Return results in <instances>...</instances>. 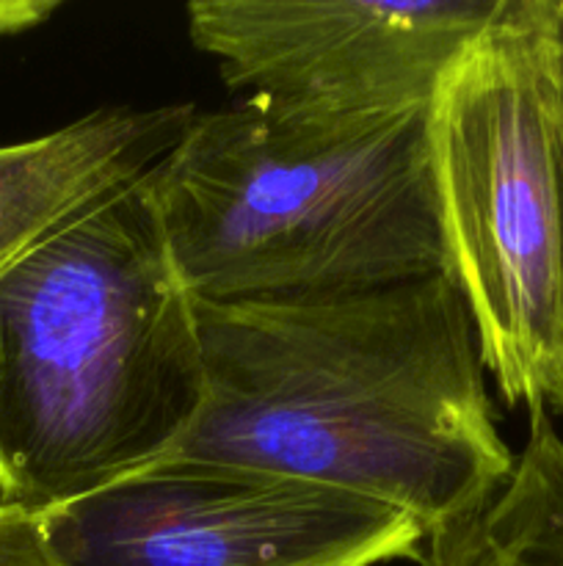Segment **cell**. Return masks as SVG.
Wrapping results in <instances>:
<instances>
[{"label": "cell", "instance_id": "cell-10", "mask_svg": "<svg viewBox=\"0 0 563 566\" xmlns=\"http://www.w3.org/2000/svg\"><path fill=\"white\" fill-rule=\"evenodd\" d=\"M55 9L53 0H0V39L42 25Z\"/></svg>", "mask_w": 563, "mask_h": 566}, {"label": "cell", "instance_id": "cell-9", "mask_svg": "<svg viewBox=\"0 0 563 566\" xmlns=\"http://www.w3.org/2000/svg\"><path fill=\"white\" fill-rule=\"evenodd\" d=\"M0 566H55L36 514L0 503Z\"/></svg>", "mask_w": 563, "mask_h": 566}, {"label": "cell", "instance_id": "cell-11", "mask_svg": "<svg viewBox=\"0 0 563 566\" xmlns=\"http://www.w3.org/2000/svg\"><path fill=\"white\" fill-rule=\"evenodd\" d=\"M546 407H552L555 412L563 415V381L555 387V390H552V396L546 398Z\"/></svg>", "mask_w": 563, "mask_h": 566}, {"label": "cell", "instance_id": "cell-7", "mask_svg": "<svg viewBox=\"0 0 563 566\" xmlns=\"http://www.w3.org/2000/svg\"><path fill=\"white\" fill-rule=\"evenodd\" d=\"M193 116L191 105L99 108L47 136L0 147V265L147 175Z\"/></svg>", "mask_w": 563, "mask_h": 566}, {"label": "cell", "instance_id": "cell-2", "mask_svg": "<svg viewBox=\"0 0 563 566\" xmlns=\"http://www.w3.org/2000/svg\"><path fill=\"white\" fill-rule=\"evenodd\" d=\"M147 175L0 265V503L36 517L177 453L202 412L196 298Z\"/></svg>", "mask_w": 563, "mask_h": 566}, {"label": "cell", "instance_id": "cell-1", "mask_svg": "<svg viewBox=\"0 0 563 566\" xmlns=\"http://www.w3.org/2000/svg\"><path fill=\"white\" fill-rule=\"evenodd\" d=\"M196 310L204 403L180 457L353 492L425 534L484 503L513 470L450 271Z\"/></svg>", "mask_w": 563, "mask_h": 566}, {"label": "cell", "instance_id": "cell-8", "mask_svg": "<svg viewBox=\"0 0 563 566\" xmlns=\"http://www.w3.org/2000/svg\"><path fill=\"white\" fill-rule=\"evenodd\" d=\"M508 479L469 512L428 531L419 566H563V437L550 407L528 409Z\"/></svg>", "mask_w": 563, "mask_h": 566}, {"label": "cell", "instance_id": "cell-6", "mask_svg": "<svg viewBox=\"0 0 563 566\" xmlns=\"http://www.w3.org/2000/svg\"><path fill=\"white\" fill-rule=\"evenodd\" d=\"M506 0H193L188 33L243 97L320 116L428 108Z\"/></svg>", "mask_w": 563, "mask_h": 566}, {"label": "cell", "instance_id": "cell-5", "mask_svg": "<svg viewBox=\"0 0 563 566\" xmlns=\"http://www.w3.org/2000/svg\"><path fill=\"white\" fill-rule=\"evenodd\" d=\"M39 525L55 566H379L417 562L428 536L386 503L180 453Z\"/></svg>", "mask_w": 563, "mask_h": 566}, {"label": "cell", "instance_id": "cell-4", "mask_svg": "<svg viewBox=\"0 0 563 566\" xmlns=\"http://www.w3.org/2000/svg\"><path fill=\"white\" fill-rule=\"evenodd\" d=\"M450 274L511 407L563 381V0H506L431 103Z\"/></svg>", "mask_w": 563, "mask_h": 566}, {"label": "cell", "instance_id": "cell-3", "mask_svg": "<svg viewBox=\"0 0 563 566\" xmlns=\"http://www.w3.org/2000/svg\"><path fill=\"white\" fill-rule=\"evenodd\" d=\"M428 108L320 116L243 97L149 169L196 302L334 296L450 271Z\"/></svg>", "mask_w": 563, "mask_h": 566}]
</instances>
